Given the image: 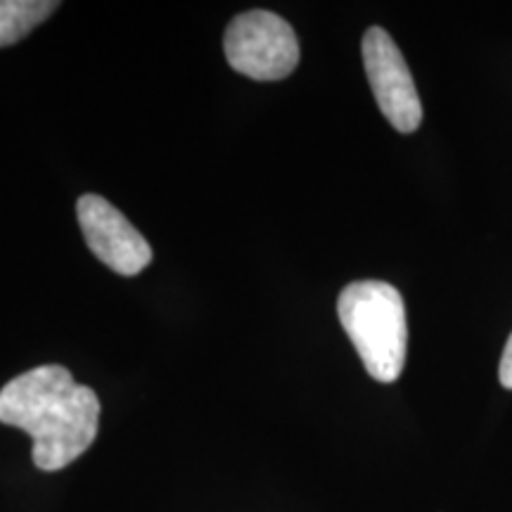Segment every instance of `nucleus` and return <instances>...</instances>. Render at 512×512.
Listing matches in <instances>:
<instances>
[{
	"label": "nucleus",
	"mask_w": 512,
	"mask_h": 512,
	"mask_svg": "<svg viewBox=\"0 0 512 512\" xmlns=\"http://www.w3.org/2000/svg\"><path fill=\"white\" fill-rule=\"evenodd\" d=\"M363 64L384 117L399 133H413L422 124L418 88L401 50L382 27H370L363 36Z\"/></svg>",
	"instance_id": "4"
},
{
	"label": "nucleus",
	"mask_w": 512,
	"mask_h": 512,
	"mask_svg": "<svg viewBox=\"0 0 512 512\" xmlns=\"http://www.w3.org/2000/svg\"><path fill=\"white\" fill-rule=\"evenodd\" d=\"M57 8L55 0H0V48L27 38Z\"/></svg>",
	"instance_id": "6"
},
{
	"label": "nucleus",
	"mask_w": 512,
	"mask_h": 512,
	"mask_svg": "<svg viewBox=\"0 0 512 512\" xmlns=\"http://www.w3.org/2000/svg\"><path fill=\"white\" fill-rule=\"evenodd\" d=\"M226 60L254 81H280L299 64V41L290 22L275 12L249 10L228 24L223 38Z\"/></svg>",
	"instance_id": "3"
},
{
	"label": "nucleus",
	"mask_w": 512,
	"mask_h": 512,
	"mask_svg": "<svg viewBox=\"0 0 512 512\" xmlns=\"http://www.w3.org/2000/svg\"><path fill=\"white\" fill-rule=\"evenodd\" d=\"M83 240L114 273L138 275L152 261V247L121 211L100 195H83L76 202Z\"/></svg>",
	"instance_id": "5"
},
{
	"label": "nucleus",
	"mask_w": 512,
	"mask_h": 512,
	"mask_svg": "<svg viewBox=\"0 0 512 512\" xmlns=\"http://www.w3.org/2000/svg\"><path fill=\"white\" fill-rule=\"evenodd\" d=\"M337 313L368 375L384 384L399 380L408 351L401 292L382 280H358L339 294Z\"/></svg>",
	"instance_id": "2"
},
{
	"label": "nucleus",
	"mask_w": 512,
	"mask_h": 512,
	"mask_svg": "<svg viewBox=\"0 0 512 512\" xmlns=\"http://www.w3.org/2000/svg\"><path fill=\"white\" fill-rule=\"evenodd\" d=\"M498 377H501V384L505 389H512V332L505 342L503 356H501V368H498Z\"/></svg>",
	"instance_id": "7"
},
{
	"label": "nucleus",
	"mask_w": 512,
	"mask_h": 512,
	"mask_svg": "<svg viewBox=\"0 0 512 512\" xmlns=\"http://www.w3.org/2000/svg\"><path fill=\"white\" fill-rule=\"evenodd\" d=\"M0 422L34 439V465L57 472L98 437L100 399L64 366H38L0 389Z\"/></svg>",
	"instance_id": "1"
}]
</instances>
